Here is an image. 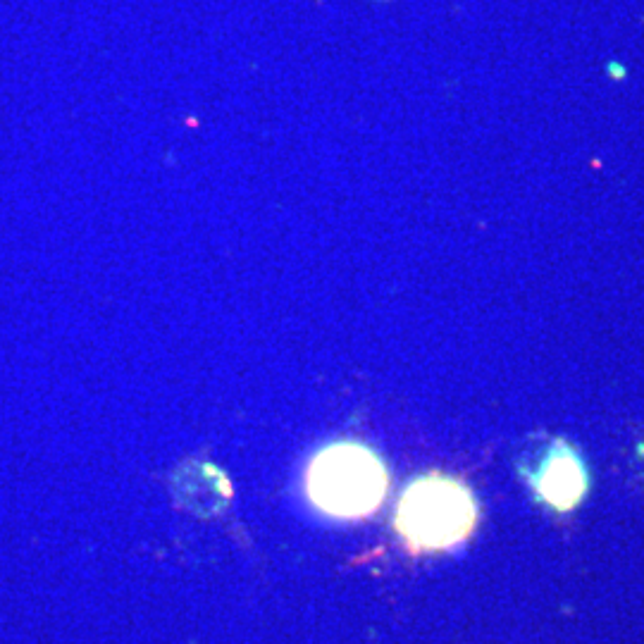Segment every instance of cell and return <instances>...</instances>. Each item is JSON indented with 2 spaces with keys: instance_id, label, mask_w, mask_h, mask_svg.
Instances as JSON below:
<instances>
[{
  "instance_id": "6da1fadb",
  "label": "cell",
  "mask_w": 644,
  "mask_h": 644,
  "mask_svg": "<svg viewBox=\"0 0 644 644\" xmlns=\"http://www.w3.org/2000/svg\"><path fill=\"white\" fill-rule=\"evenodd\" d=\"M478 499L466 482L444 473L411 480L396 501L394 530L411 554L461 547L478 528Z\"/></svg>"
},
{
  "instance_id": "7a4b0ae2",
  "label": "cell",
  "mask_w": 644,
  "mask_h": 644,
  "mask_svg": "<svg viewBox=\"0 0 644 644\" xmlns=\"http://www.w3.org/2000/svg\"><path fill=\"white\" fill-rule=\"evenodd\" d=\"M389 470L380 454L354 439L325 444L306 468V497L334 520L370 518L389 494Z\"/></svg>"
},
{
  "instance_id": "3957f363",
  "label": "cell",
  "mask_w": 644,
  "mask_h": 644,
  "mask_svg": "<svg viewBox=\"0 0 644 644\" xmlns=\"http://www.w3.org/2000/svg\"><path fill=\"white\" fill-rule=\"evenodd\" d=\"M530 485L544 504L554 511L566 513L585 499L590 475H587L578 451L568 447L563 439H556L535 473H530Z\"/></svg>"
}]
</instances>
